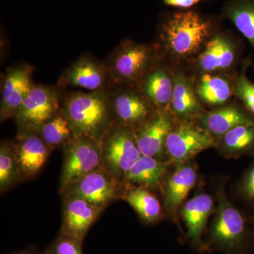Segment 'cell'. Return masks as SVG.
<instances>
[{
    "label": "cell",
    "instance_id": "obj_1",
    "mask_svg": "<svg viewBox=\"0 0 254 254\" xmlns=\"http://www.w3.org/2000/svg\"><path fill=\"white\" fill-rule=\"evenodd\" d=\"M215 33L213 21L195 11L169 14L159 27L155 43L163 61L166 57L177 64L193 63Z\"/></svg>",
    "mask_w": 254,
    "mask_h": 254
},
{
    "label": "cell",
    "instance_id": "obj_2",
    "mask_svg": "<svg viewBox=\"0 0 254 254\" xmlns=\"http://www.w3.org/2000/svg\"><path fill=\"white\" fill-rule=\"evenodd\" d=\"M62 110L76 137L103 141L115 125L108 91H63Z\"/></svg>",
    "mask_w": 254,
    "mask_h": 254
},
{
    "label": "cell",
    "instance_id": "obj_3",
    "mask_svg": "<svg viewBox=\"0 0 254 254\" xmlns=\"http://www.w3.org/2000/svg\"><path fill=\"white\" fill-rule=\"evenodd\" d=\"M163 61L158 46L125 40L105 61L113 86H133Z\"/></svg>",
    "mask_w": 254,
    "mask_h": 254
},
{
    "label": "cell",
    "instance_id": "obj_4",
    "mask_svg": "<svg viewBox=\"0 0 254 254\" xmlns=\"http://www.w3.org/2000/svg\"><path fill=\"white\" fill-rule=\"evenodd\" d=\"M254 239L243 214L222 198L210 230L209 245L227 254H250Z\"/></svg>",
    "mask_w": 254,
    "mask_h": 254
},
{
    "label": "cell",
    "instance_id": "obj_5",
    "mask_svg": "<svg viewBox=\"0 0 254 254\" xmlns=\"http://www.w3.org/2000/svg\"><path fill=\"white\" fill-rule=\"evenodd\" d=\"M63 91L57 85L35 83L14 118L17 136L38 134L43 125L61 110Z\"/></svg>",
    "mask_w": 254,
    "mask_h": 254
},
{
    "label": "cell",
    "instance_id": "obj_6",
    "mask_svg": "<svg viewBox=\"0 0 254 254\" xmlns=\"http://www.w3.org/2000/svg\"><path fill=\"white\" fill-rule=\"evenodd\" d=\"M141 156L134 132L127 127L114 125L102 141L101 166L122 183Z\"/></svg>",
    "mask_w": 254,
    "mask_h": 254
},
{
    "label": "cell",
    "instance_id": "obj_7",
    "mask_svg": "<svg viewBox=\"0 0 254 254\" xmlns=\"http://www.w3.org/2000/svg\"><path fill=\"white\" fill-rule=\"evenodd\" d=\"M124 190L123 184L100 166L60 191V194L63 200L79 198L105 209L122 198Z\"/></svg>",
    "mask_w": 254,
    "mask_h": 254
},
{
    "label": "cell",
    "instance_id": "obj_8",
    "mask_svg": "<svg viewBox=\"0 0 254 254\" xmlns=\"http://www.w3.org/2000/svg\"><path fill=\"white\" fill-rule=\"evenodd\" d=\"M63 150L60 192L101 166L102 141L89 137H76Z\"/></svg>",
    "mask_w": 254,
    "mask_h": 254
},
{
    "label": "cell",
    "instance_id": "obj_9",
    "mask_svg": "<svg viewBox=\"0 0 254 254\" xmlns=\"http://www.w3.org/2000/svg\"><path fill=\"white\" fill-rule=\"evenodd\" d=\"M108 92L115 125L132 131L146 123L158 110L136 85L114 86Z\"/></svg>",
    "mask_w": 254,
    "mask_h": 254
},
{
    "label": "cell",
    "instance_id": "obj_10",
    "mask_svg": "<svg viewBox=\"0 0 254 254\" xmlns=\"http://www.w3.org/2000/svg\"><path fill=\"white\" fill-rule=\"evenodd\" d=\"M57 86L61 89L71 87L87 92L108 91L114 86L105 62L88 54L82 55L64 70Z\"/></svg>",
    "mask_w": 254,
    "mask_h": 254
},
{
    "label": "cell",
    "instance_id": "obj_11",
    "mask_svg": "<svg viewBox=\"0 0 254 254\" xmlns=\"http://www.w3.org/2000/svg\"><path fill=\"white\" fill-rule=\"evenodd\" d=\"M215 144L213 135L191 121H180L174 125L165 143L170 158L182 163Z\"/></svg>",
    "mask_w": 254,
    "mask_h": 254
},
{
    "label": "cell",
    "instance_id": "obj_12",
    "mask_svg": "<svg viewBox=\"0 0 254 254\" xmlns=\"http://www.w3.org/2000/svg\"><path fill=\"white\" fill-rule=\"evenodd\" d=\"M241 56L240 45L228 33L215 32L193 63L200 73H223L237 66Z\"/></svg>",
    "mask_w": 254,
    "mask_h": 254
},
{
    "label": "cell",
    "instance_id": "obj_13",
    "mask_svg": "<svg viewBox=\"0 0 254 254\" xmlns=\"http://www.w3.org/2000/svg\"><path fill=\"white\" fill-rule=\"evenodd\" d=\"M34 67L29 64L20 63L10 66L1 83L0 122L2 124L15 118L23 100L34 86Z\"/></svg>",
    "mask_w": 254,
    "mask_h": 254
},
{
    "label": "cell",
    "instance_id": "obj_14",
    "mask_svg": "<svg viewBox=\"0 0 254 254\" xmlns=\"http://www.w3.org/2000/svg\"><path fill=\"white\" fill-rule=\"evenodd\" d=\"M173 126L169 110H158L149 120L135 130V138L142 155L155 158L161 155Z\"/></svg>",
    "mask_w": 254,
    "mask_h": 254
},
{
    "label": "cell",
    "instance_id": "obj_15",
    "mask_svg": "<svg viewBox=\"0 0 254 254\" xmlns=\"http://www.w3.org/2000/svg\"><path fill=\"white\" fill-rule=\"evenodd\" d=\"M63 213L60 232L83 243L87 233L105 209L79 198L63 200Z\"/></svg>",
    "mask_w": 254,
    "mask_h": 254
},
{
    "label": "cell",
    "instance_id": "obj_16",
    "mask_svg": "<svg viewBox=\"0 0 254 254\" xmlns=\"http://www.w3.org/2000/svg\"><path fill=\"white\" fill-rule=\"evenodd\" d=\"M174 80L170 109L180 121H191L205 113L195 89V80L180 68L172 69Z\"/></svg>",
    "mask_w": 254,
    "mask_h": 254
},
{
    "label": "cell",
    "instance_id": "obj_17",
    "mask_svg": "<svg viewBox=\"0 0 254 254\" xmlns=\"http://www.w3.org/2000/svg\"><path fill=\"white\" fill-rule=\"evenodd\" d=\"M15 152L24 181L34 178L45 166L54 150L38 134L16 136Z\"/></svg>",
    "mask_w": 254,
    "mask_h": 254
},
{
    "label": "cell",
    "instance_id": "obj_18",
    "mask_svg": "<svg viewBox=\"0 0 254 254\" xmlns=\"http://www.w3.org/2000/svg\"><path fill=\"white\" fill-rule=\"evenodd\" d=\"M200 126L208 130L214 138L220 137L241 125H254V117L245 106L237 104L224 105L204 113L197 118Z\"/></svg>",
    "mask_w": 254,
    "mask_h": 254
},
{
    "label": "cell",
    "instance_id": "obj_19",
    "mask_svg": "<svg viewBox=\"0 0 254 254\" xmlns=\"http://www.w3.org/2000/svg\"><path fill=\"white\" fill-rule=\"evenodd\" d=\"M136 86L158 110L170 109L174 80L172 69L160 62Z\"/></svg>",
    "mask_w": 254,
    "mask_h": 254
},
{
    "label": "cell",
    "instance_id": "obj_20",
    "mask_svg": "<svg viewBox=\"0 0 254 254\" xmlns=\"http://www.w3.org/2000/svg\"><path fill=\"white\" fill-rule=\"evenodd\" d=\"M235 76L230 79L223 73H200L195 81V92L200 102L210 106L226 104L235 95Z\"/></svg>",
    "mask_w": 254,
    "mask_h": 254
},
{
    "label": "cell",
    "instance_id": "obj_21",
    "mask_svg": "<svg viewBox=\"0 0 254 254\" xmlns=\"http://www.w3.org/2000/svg\"><path fill=\"white\" fill-rule=\"evenodd\" d=\"M213 210V198L206 193L193 197L182 207L181 213L186 224L187 238L196 247L203 246L202 235Z\"/></svg>",
    "mask_w": 254,
    "mask_h": 254
},
{
    "label": "cell",
    "instance_id": "obj_22",
    "mask_svg": "<svg viewBox=\"0 0 254 254\" xmlns=\"http://www.w3.org/2000/svg\"><path fill=\"white\" fill-rule=\"evenodd\" d=\"M166 168L165 164L153 157L142 155L139 160L125 175L124 187L135 186L141 188H156L160 185Z\"/></svg>",
    "mask_w": 254,
    "mask_h": 254
},
{
    "label": "cell",
    "instance_id": "obj_23",
    "mask_svg": "<svg viewBox=\"0 0 254 254\" xmlns=\"http://www.w3.org/2000/svg\"><path fill=\"white\" fill-rule=\"evenodd\" d=\"M197 180L195 168L183 165L169 178L165 187V205L174 212L181 205Z\"/></svg>",
    "mask_w": 254,
    "mask_h": 254
},
{
    "label": "cell",
    "instance_id": "obj_24",
    "mask_svg": "<svg viewBox=\"0 0 254 254\" xmlns=\"http://www.w3.org/2000/svg\"><path fill=\"white\" fill-rule=\"evenodd\" d=\"M123 199L128 203L146 223L156 222L161 217L162 207L158 198L148 189L124 188Z\"/></svg>",
    "mask_w": 254,
    "mask_h": 254
},
{
    "label": "cell",
    "instance_id": "obj_25",
    "mask_svg": "<svg viewBox=\"0 0 254 254\" xmlns=\"http://www.w3.org/2000/svg\"><path fill=\"white\" fill-rule=\"evenodd\" d=\"M223 13L254 50V0H229Z\"/></svg>",
    "mask_w": 254,
    "mask_h": 254
},
{
    "label": "cell",
    "instance_id": "obj_26",
    "mask_svg": "<svg viewBox=\"0 0 254 254\" xmlns=\"http://www.w3.org/2000/svg\"><path fill=\"white\" fill-rule=\"evenodd\" d=\"M38 135L53 150L63 148L76 138L68 119L60 110L40 130Z\"/></svg>",
    "mask_w": 254,
    "mask_h": 254
},
{
    "label": "cell",
    "instance_id": "obj_27",
    "mask_svg": "<svg viewBox=\"0 0 254 254\" xmlns=\"http://www.w3.org/2000/svg\"><path fill=\"white\" fill-rule=\"evenodd\" d=\"M24 182L20 171L14 141H4L0 145V192L4 193Z\"/></svg>",
    "mask_w": 254,
    "mask_h": 254
},
{
    "label": "cell",
    "instance_id": "obj_28",
    "mask_svg": "<svg viewBox=\"0 0 254 254\" xmlns=\"http://www.w3.org/2000/svg\"><path fill=\"white\" fill-rule=\"evenodd\" d=\"M222 148L232 154H250L254 153V125L235 127L223 135Z\"/></svg>",
    "mask_w": 254,
    "mask_h": 254
},
{
    "label": "cell",
    "instance_id": "obj_29",
    "mask_svg": "<svg viewBox=\"0 0 254 254\" xmlns=\"http://www.w3.org/2000/svg\"><path fill=\"white\" fill-rule=\"evenodd\" d=\"M250 63V60L246 59L242 69L235 76V95L254 117V82L250 81L247 75Z\"/></svg>",
    "mask_w": 254,
    "mask_h": 254
},
{
    "label": "cell",
    "instance_id": "obj_30",
    "mask_svg": "<svg viewBox=\"0 0 254 254\" xmlns=\"http://www.w3.org/2000/svg\"><path fill=\"white\" fill-rule=\"evenodd\" d=\"M83 243L60 232L55 240L43 252L44 254H83Z\"/></svg>",
    "mask_w": 254,
    "mask_h": 254
},
{
    "label": "cell",
    "instance_id": "obj_31",
    "mask_svg": "<svg viewBox=\"0 0 254 254\" xmlns=\"http://www.w3.org/2000/svg\"><path fill=\"white\" fill-rule=\"evenodd\" d=\"M240 191L243 199L254 207V163L251 165L242 179Z\"/></svg>",
    "mask_w": 254,
    "mask_h": 254
},
{
    "label": "cell",
    "instance_id": "obj_32",
    "mask_svg": "<svg viewBox=\"0 0 254 254\" xmlns=\"http://www.w3.org/2000/svg\"><path fill=\"white\" fill-rule=\"evenodd\" d=\"M203 0H163L164 3L168 6L189 9L193 5L198 4Z\"/></svg>",
    "mask_w": 254,
    "mask_h": 254
},
{
    "label": "cell",
    "instance_id": "obj_33",
    "mask_svg": "<svg viewBox=\"0 0 254 254\" xmlns=\"http://www.w3.org/2000/svg\"><path fill=\"white\" fill-rule=\"evenodd\" d=\"M5 254H44L43 252L38 250L36 245H31L23 250L16 251V252H11Z\"/></svg>",
    "mask_w": 254,
    "mask_h": 254
},
{
    "label": "cell",
    "instance_id": "obj_34",
    "mask_svg": "<svg viewBox=\"0 0 254 254\" xmlns=\"http://www.w3.org/2000/svg\"><path fill=\"white\" fill-rule=\"evenodd\" d=\"M253 220H254V218H253Z\"/></svg>",
    "mask_w": 254,
    "mask_h": 254
}]
</instances>
